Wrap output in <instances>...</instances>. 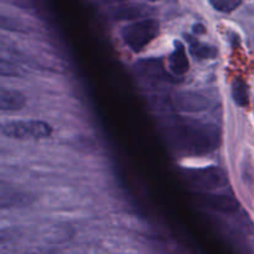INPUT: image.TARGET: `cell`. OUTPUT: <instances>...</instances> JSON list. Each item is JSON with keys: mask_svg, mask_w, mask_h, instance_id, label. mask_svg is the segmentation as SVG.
<instances>
[{"mask_svg": "<svg viewBox=\"0 0 254 254\" xmlns=\"http://www.w3.org/2000/svg\"><path fill=\"white\" fill-rule=\"evenodd\" d=\"M232 97L237 106L246 107L250 103V91L242 79H236L232 84Z\"/></svg>", "mask_w": 254, "mask_h": 254, "instance_id": "cell-10", "label": "cell"}, {"mask_svg": "<svg viewBox=\"0 0 254 254\" xmlns=\"http://www.w3.org/2000/svg\"><path fill=\"white\" fill-rule=\"evenodd\" d=\"M185 178L189 185L195 190L213 191L225 188L228 184V178L222 169L217 166H208L203 169H192L185 173Z\"/></svg>", "mask_w": 254, "mask_h": 254, "instance_id": "cell-3", "label": "cell"}, {"mask_svg": "<svg viewBox=\"0 0 254 254\" xmlns=\"http://www.w3.org/2000/svg\"><path fill=\"white\" fill-rule=\"evenodd\" d=\"M149 1H158V0H149Z\"/></svg>", "mask_w": 254, "mask_h": 254, "instance_id": "cell-14", "label": "cell"}, {"mask_svg": "<svg viewBox=\"0 0 254 254\" xmlns=\"http://www.w3.org/2000/svg\"><path fill=\"white\" fill-rule=\"evenodd\" d=\"M208 101L197 94H180L176 98V107L185 112H200L207 108Z\"/></svg>", "mask_w": 254, "mask_h": 254, "instance_id": "cell-8", "label": "cell"}, {"mask_svg": "<svg viewBox=\"0 0 254 254\" xmlns=\"http://www.w3.org/2000/svg\"><path fill=\"white\" fill-rule=\"evenodd\" d=\"M51 133V127L42 121H14L1 126L2 135L11 139H44Z\"/></svg>", "mask_w": 254, "mask_h": 254, "instance_id": "cell-4", "label": "cell"}, {"mask_svg": "<svg viewBox=\"0 0 254 254\" xmlns=\"http://www.w3.org/2000/svg\"><path fill=\"white\" fill-rule=\"evenodd\" d=\"M169 67L176 76H183L190 68L188 56H186L185 47L181 42L175 41V49L169 56Z\"/></svg>", "mask_w": 254, "mask_h": 254, "instance_id": "cell-6", "label": "cell"}, {"mask_svg": "<svg viewBox=\"0 0 254 254\" xmlns=\"http://www.w3.org/2000/svg\"><path fill=\"white\" fill-rule=\"evenodd\" d=\"M203 202L206 203V206L218 212H235L240 208L238 201L231 196H205Z\"/></svg>", "mask_w": 254, "mask_h": 254, "instance_id": "cell-7", "label": "cell"}, {"mask_svg": "<svg viewBox=\"0 0 254 254\" xmlns=\"http://www.w3.org/2000/svg\"><path fill=\"white\" fill-rule=\"evenodd\" d=\"M160 25L156 20L148 19L133 22L122 29V39L134 52H139L158 36Z\"/></svg>", "mask_w": 254, "mask_h": 254, "instance_id": "cell-2", "label": "cell"}, {"mask_svg": "<svg viewBox=\"0 0 254 254\" xmlns=\"http://www.w3.org/2000/svg\"><path fill=\"white\" fill-rule=\"evenodd\" d=\"M210 2L217 11L231 12L242 4V0H210Z\"/></svg>", "mask_w": 254, "mask_h": 254, "instance_id": "cell-11", "label": "cell"}, {"mask_svg": "<svg viewBox=\"0 0 254 254\" xmlns=\"http://www.w3.org/2000/svg\"><path fill=\"white\" fill-rule=\"evenodd\" d=\"M186 39H188L189 44H190L191 54L195 57H197V59H213V57H216V55H217V50L213 46H211V45L202 44V42L197 41V40H195L191 36H186Z\"/></svg>", "mask_w": 254, "mask_h": 254, "instance_id": "cell-9", "label": "cell"}, {"mask_svg": "<svg viewBox=\"0 0 254 254\" xmlns=\"http://www.w3.org/2000/svg\"><path fill=\"white\" fill-rule=\"evenodd\" d=\"M101 2H119V1H127V0H98Z\"/></svg>", "mask_w": 254, "mask_h": 254, "instance_id": "cell-13", "label": "cell"}, {"mask_svg": "<svg viewBox=\"0 0 254 254\" xmlns=\"http://www.w3.org/2000/svg\"><path fill=\"white\" fill-rule=\"evenodd\" d=\"M193 32H195V34H198V35L205 34L206 29L202 24H196L195 26H193Z\"/></svg>", "mask_w": 254, "mask_h": 254, "instance_id": "cell-12", "label": "cell"}, {"mask_svg": "<svg viewBox=\"0 0 254 254\" xmlns=\"http://www.w3.org/2000/svg\"><path fill=\"white\" fill-rule=\"evenodd\" d=\"M26 104L24 94L15 89L2 88L0 92V109L2 112H16Z\"/></svg>", "mask_w": 254, "mask_h": 254, "instance_id": "cell-5", "label": "cell"}, {"mask_svg": "<svg viewBox=\"0 0 254 254\" xmlns=\"http://www.w3.org/2000/svg\"><path fill=\"white\" fill-rule=\"evenodd\" d=\"M181 140L186 149L192 153H207L220 146L221 133L213 124H195L184 129Z\"/></svg>", "mask_w": 254, "mask_h": 254, "instance_id": "cell-1", "label": "cell"}]
</instances>
